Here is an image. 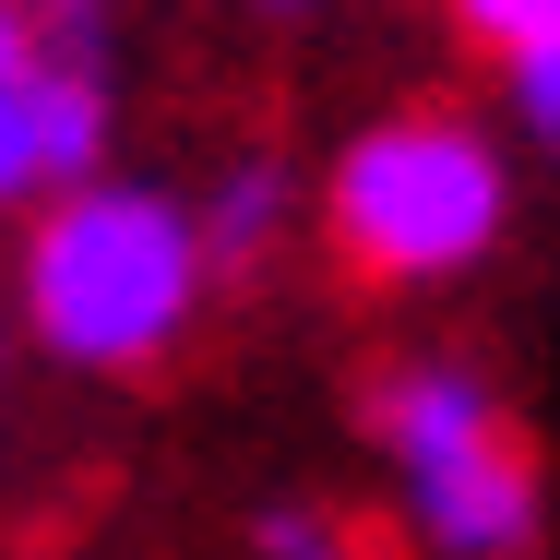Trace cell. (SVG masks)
<instances>
[{
  "label": "cell",
  "instance_id": "obj_1",
  "mask_svg": "<svg viewBox=\"0 0 560 560\" xmlns=\"http://www.w3.org/2000/svg\"><path fill=\"white\" fill-rule=\"evenodd\" d=\"M203 238L179 191L143 179H72L24 238V335L72 370H155L203 311Z\"/></svg>",
  "mask_w": 560,
  "mask_h": 560
},
{
  "label": "cell",
  "instance_id": "obj_2",
  "mask_svg": "<svg viewBox=\"0 0 560 560\" xmlns=\"http://www.w3.org/2000/svg\"><path fill=\"white\" fill-rule=\"evenodd\" d=\"M370 442L406 477V525L442 560H537L549 501H537V453L513 442L501 394L465 358H406L370 394Z\"/></svg>",
  "mask_w": 560,
  "mask_h": 560
},
{
  "label": "cell",
  "instance_id": "obj_3",
  "mask_svg": "<svg viewBox=\"0 0 560 560\" xmlns=\"http://www.w3.org/2000/svg\"><path fill=\"white\" fill-rule=\"evenodd\" d=\"M335 238L358 275H465L501 238V155L465 119H382L335 155Z\"/></svg>",
  "mask_w": 560,
  "mask_h": 560
},
{
  "label": "cell",
  "instance_id": "obj_4",
  "mask_svg": "<svg viewBox=\"0 0 560 560\" xmlns=\"http://www.w3.org/2000/svg\"><path fill=\"white\" fill-rule=\"evenodd\" d=\"M96 155H108V72L60 60L24 24V0H0V203L72 191L96 179Z\"/></svg>",
  "mask_w": 560,
  "mask_h": 560
},
{
  "label": "cell",
  "instance_id": "obj_5",
  "mask_svg": "<svg viewBox=\"0 0 560 560\" xmlns=\"http://www.w3.org/2000/svg\"><path fill=\"white\" fill-rule=\"evenodd\" d=\"M275 226H287V167H275V155H238V167L215 179V191L191 203V238H203V275H262Z\"/></svg>",
  "mask_w": 560,
  "mask_h": 560
},
{
  "label": "cell",
  "instance_id": "obj_6",
  "mask_svg": "<svg viewBox=\"0 0 560 560\" xmlns=\"http://www.w3.org/2000/svg\"><path fill=\"white\" fill-rule=\"evenodd\" d=\"M250 549H262V560H370V549H358V525L323 513V501H275V513L250 525Z\"/></svg>",
  "mask_w": 560,
  "mask_h": 560
},
{
  "label": "cell",
  "instance_id": "obj_7",
  "mask_svg": "<svg viewBox=\"0 0 560 560\" xmlns=\"http://www.w3.org/2000/svg\"><path fill=\"white\" fill-rule=\"evenodd\" d=\"M453 24L489 36L501 60H525V48H549V36H560V0H453Z\"/></svg>",
  "mask_w": 560,
  "mask_h": 560
},
{
  "label": "cell",
  "instance_id": "obj_8",
  "mask_svg": "<svg viewBox=\"0 0 560 560\" xmlns=\"http://www.w3.org/2000/svg\"><path fill=\"white\" fill-rule=\"evenodd\" d=\"M513 108H525V131H537V143L560 155V36H549V48H525V60H513Z\"/></svg>",
  "mask_w": 560,
  "mask_h": 560
},
{
  "label": "cell",
  "instance_id": "obj_9",
  "mask_svg": "<svg viewBox=\"0 0 560 560\" xmlns=\"http://www.w3.org/2000/svg\"><path fill=\"white\" fill-rule=\"evenodd\" d=\"M262 12H311V0H262Z\"/></svg>",
  "mask_w": 560,
  "mask_h": 560
},
{
  "label": "cell",
  "instance_id": "obj_10",
  "mask_svg": "<svg viewBox=\"0 0 560 560\" xmlns=\"http://www.w3.org/2000/svg\"><path fill=\"white\" fill-rule=\"evenodd\" d=\"M0 370H12V323H0Z\"/></svg>",
  "mask_w": 560,
  "mask_h": 560
}]
</instances>
